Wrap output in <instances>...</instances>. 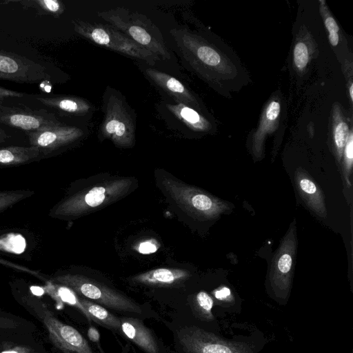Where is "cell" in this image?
<instances>
[{
  "instance_id": "obj_31",
  "label": "cell",
  "mask_w": 353,
  "mask_h": 353,
  "mask_svg": "<svg viewBox=\"0 0 353 353\" xmlns=\"http://www.w3.org/2000/svg\"><path fill=\"white\" fill-rule=\"evenodd\" d=\"M231 290L228 287H222L214 292V296L220 301H226L231 297Z\"/></svg>"
},
{
  "instance_id": "obj_22",
  "label": "cell",
  "mask_w": 353,
  "mask_h": 353,
  "mask_svg": "<svg viewBox=\"0 0 353 353\" xmlns=\"http://www.w3.org/2000/svg\"><path fill=\"white\" fill-rule=\"evenodd\" d=\"M21 3L28 8H34L41 14L59 17L65 10L64 4L58 0H33L21 1Z\"/></svg>"
},
{
  "instance_id": "obj_9",
  "label": "cell",
  "mask_w": 353,
  "mask_h": 353,
  "mask_svg": "<svg viewBox=\"0 0 353 353\" xmlns=\"http://www.w3.org/2000/svg\"><path fill=\"white\" fill-rule=\"evenodd\" d=\"M21 99L0 101V125L26 133L61 120L45 109L33 108L25 104Z\"/></svg>"
},
{
  "instance_id": "obj_15",
  "label": "cell",
  "mask_w": 353,
  "mask_h": 353,
  "mask_svg": "<svg viewBox=\"0 0 353 353\" xmlns=\"http://www.w3.org/2000/svg\"><path fill=\"white\" fill-rule=\"evenodd\" d=\"M44 159L40 150L30 145H8L0 148V169L19 166Z\"/></svg>"
},
{
  "instance_id": "obj_35",
  "label": "cell",
  "mask_w": 353,
  "mask_h": 353,
  "mask_svg": "<svg viewBox=\"0 0 353 353\" xmlns=\"http://www.w3.org/2000/svg\"><path fill=\"white\" fill-rule=\"evenodd\" d=\"M329 40L330 43L335 46L338 44L339 42V35L336 32L329 33Z\"/></svg>"
},
{
  "instance_id": "obj_3",
  "label": "cell",
  "mask_w": 353,
  "mask_h": 353,
  "mask_svg": "<svg viewBox=\"0 0 353 353\" xmlns=\"http://www.w3.org/2000/svg\"><path fill=\"white\" fill-rule=\"evenodd\" d=\"M129 178L105 181L99 185L65 196L49 211L54 219H72L123 196L130 189Z\"/></svg>"
},
{
  "instance_id": "obj_6",
  "label": "cell",
  "mask_w": 353,
  "mask_h": 353,
  "mask_svg": "<svg viewBox=\"0 0 353 353\" xmlns=\"http://www.w3.org/2000/svg\"><path fill=\"white\" fill-rule=\"evenodd\" d=\"M21 299V304L43 323L51 342L63 353H93L83 335L57 319L42 301L28 295Z\"/></svg>"
},
{
  "instance_id": "obj_11",
  "label": "cell",
  "mask_w": 353,
  "mask_h": 353,
  "mask_svg": "<svg viewBox=\"0 0 353 353\" xmlns=\"http://www.w3.org/2000/svg\"><path fill=\"white\" fill-rule=\"evenodd\" d=\"M177 338L184 353H248L244 348L224 341L198 327L181 328L177 332Z\"/></svg>"
},
{
  "instance_id": "obj_25",
  "label": "cell",
  "mask_w": 353,
  "mask_h": 353,
  "mask_svg": "<svg viewBox=\"0 0 353 353\" xmlns=\"http://www.w3.org/2000/svg\"><path fill=\"white\" fill-rule=\"evenodd\" d=\"M344 174L348 185H350V175L352 167L353 161V137L352 133L348 134V137L344 148Z\"/></svg>"
},
{
  "instance_id": "obj_16",
  "label": "cell",
  "mask_w": 353,
  "mask_h": 353,
  "mask_svg": "<svg viewBox=\"0 0 353 353\" xmlns=\"http://www.w3.org/2000/svg\"><path fill=\"white\" fill-rule=\"evenodd\" d=\"M190 276V273L182 269L157 268L134 276V282L150 286H170L178 284Z\"/></svg>"
},
{
  "instance_id": "obj_2",
  "label": "cell",
  "mask_w": 353,
  "mask_h": 353,
  "mask_svg": "<svg viewBox=\"0 0 353 353\" xmlns=\"http://www.w3.org/2000/svg\"><path fill=\"white\" fill-rule=\"evenodd\" d=\"M97 15L161 60L171 59L161 31L147 16L123 7L100 11Z\"/></svg>"
},
{
  "instance_id": "obj_18",
  "label": "cell",
  "mask_w": 353,
  "mask_h": 353,
  "mask_svg": "<svg viewBox=\"0 0 353 353\" xmlns=\"http://www.w3.org/2000/svg\"><path fill=\"white\" fill-rule=\"evenodd\" d=\"M79 301L88 312L90 321H94L111 330H121L120 319L110 312L103 306L83 297H79Z\"/></svg>"
},
{
  "instance_id": "obj_19",
  "label": "cell",
  "mask_w": 353,
  "mask_h": 353,
  "mask_svg": "<svg viewBox=\"0 0 353 353\" xmlns=\"http://www.w3.org/2000/svg\"><path fill=\"white\" fill-rule=\"evenodd\" d=\"M44 291L59 304H68L77 308L90 321L86 310L79 301V296L71 289L50 281L44 288Z\"/></svg>"
},
{
  "instance_id": "obj_32",
  "label": "cell",
  "mask_w": 353,
  "mask_h": 353,
  "mask_svg": "<svg viewBox=\"0 0 353 353\" xmlns=\"http://www.w3.org/2000/svg\"><path fill=\"white\" fill-rule=\"evenodd\" d=\"M31 349L26 345H17L8 349L4 350L0 353H30Z\"/></svg>"
},
{
  "instance_id": "obj_30",
  "label": "cell",
  "mask_w": 353,
  "mask_h": 353,
  "mask_svg": "<svg viewBox=\"0 0 353 353\" xmlns=\"http://www.w3.org/2000/svg\"><path fill=\"white\" fill-rule=\"evenodd\" d=\"M17 323L6 316L0 315V332L7 330L16 328Z\"/></svg>"
},
{
  "instance_id": "obj_27",
  "label": "cell",
  "mask_w": 353,
  "mask_h": 353,
  "mask_svg": "<svg viewBox=\"0 0 353 353\" xmlns=\"http://www.w3.org/2000/svg\"><path fill=\"white\" fill-rule=\"evenodd\" d=\"M17 130L0 125V148L13 145L18 139Z\"/></svg>"
},
{
  "instance_id": "obj_12",
  "label": "cell",
  "mask_w": 353,
  "mask_h": 353,
  "mask_svg": "<svg viewBox=\"0 0 353 353\" xmlns=\"http://www.w3.org/2000/svg\"><path fill=\"white\" fill-rule=\"evenodd\" d=\"M294 226L283 240L275 255L270 272V282L274 294L285 299L290 292L292 276L293 259L296 250Z\"/></svg>"
},
{
  "instance_id": "obj_17",
  "label": "cell",
  "mask_w": 353,
  "mask_h": 353,
  "mask_svg": "<svg viewBox=\"0 0 353 353\" xmlns=\"http://www.w3.org/2000/svg\"><path fill=\"white\" fill-rule=\"evenodd\" d=\"M295 182L307 205L317 215L325 218L326 209L321 190L303 171H296Z\"/></svg>"
},
{
  "instance_id": "obj_21",
  "label": "cell",
  "mask_w": 353,
  "mask_h": 353,
  "mask_svg": "<svg viewBox=\"0 0 353 353\" xmlns=\"http://www.w3.org/2000/svg\"><path fill=\"white\" fill-rule=\"evenodd\" d=\"M34 194L30 189L0 190V214Z\"/></svg>"
},
{
  "instance_id": "obj_29",
  "label": "cell",
  "mask_w": 353,
  "mask_h": 353,
  "mask_svg": "<svg viewBox=\"0 0 353 353\" xmlns=\"http://www.w3.org/2000/svg\"><path fill=\"white\" fill-rule=\"evenodd\" d=\"M26 92H17L0 86V101L10 98H23Z\"/></svg>"
},
{
  "instance_id": "obj_23",
  "label": "cell",
  "mask_w": 353,
  "mask_h": 353,
  "mask_svg": "<svg viewBox=\"0 0 353 353\" xmlns=\"http://www.w3.org/2000/svg\"><path fill=\"white\" fill-rule=\"evenodd\" d=\"M214 301L212 297L205 292H199L195 298L194 308L199 315L205 319L212 318V309Z\"/></svg>"
},
{
  "instance_id": "obj_14",
  "label": "cell",
  "mask_w": 353,
  "mask_h": 353,
  "mask_svg": "<svg viewBox=\"0 0 353 353\" xmlns=\"http://www.w3.org/2000/svg\"><path fill=\"white\" fill-rule=\"evenodd\" d=\"M121 330L130 341L147 353H160L151 330L141 320L132 317L121 318Z\"/></svg>"
},
{
  "instance_id": "obj_8",
  "label": "cell",
  "mask_w": 353,
  "mask_h": 353,
  "mask_svg": "<svg viewBox=\"0 0 353 353\" xmlns=\"http://www.w3.org/2000/svg\"><path fill=\"white\" fill-rule=\"evenodd\" d=\"M104 119L100 137L111 140L119 148H128L135 141V119L130 107L121 96L112 93L105 100Z\"/></svg>"
},
{
  "instance_id": "obj_1",
  "label": "cell",
  "mask_w": 353,
  "mask_h": 353,
  "mask_svg": "<svg viewBox=\"0 0 353 353\" xmlns=\"http://www.w3.org/2000/svg\"><path fill=\"white\" fill-rule=\"evenodd\" d=\"M60 72L45 55L33 47L0 35V79L19 83H56Z\"/></svg>"
},
{
  "instance_id": "obj_13",
  "label": "cell",
  "mask_w": 353,
  "mask_h": 353,
  "mask_svg": "<svg viewBox=\"0 0 353 353\" xmlns=\"http://www.w3.org/2000/svg\"><path fill=\"white\" fill-rule=\"evenodd\" d=\"M145 73L156 86L172 97L176 103L188 107L194 103L195 100L192 94L174 77L150 68H147Z\"/></svg>"
},
{
  "instance_id": "obj_26",
  "label": "cell",
  "mask_w": 353,
  "mask_h": 353,
  "mask_svg": "<svg viewBox=\"0 0 353 353\" xmlns=\"http://www.w3.org/2000/svg\"><path fill=\"white\" fill-rule=\"evenodd\" d=\"M294 61L299 70H302L306 66L308 61V51L305 43L299 42L295 46Z\"/></svg>"
},
{
  "instance_id": "obj_7",
  "label": "cell",
  "mask_w": 353,
  "mask_h": 353,
  "mask_svg": "<svg viewBox=\"0 0 353 353\" xmlns=\"http://www.w3.org/2000/svg\"><path fill=\"white\" fill-rule=\"evenodd\" d=\"M162 185L181 208L196 218L216 219L230 208L228 203L175 179L165 178Z\"/></svg>"
},
{
  "instance_id": "obj_36",
  "label": "cell",
  "mask_w": 353,
  "mask_h": 353,
  "mask_svg": "<svg viewBox=\"0 0 353 353\" xmlns=\"http://www.w3.org/2000/svg\"><path fill=\"white\" fill-rule=\"evenodd\" d=\"M352 91H353V86L352 85L350 88V95L352 100H353V92Z\"/></svg>"
},
{
  "instance_id": "obj_20",
  "label": "cell",
  "mask_w": 353,
  "mask_h": 353,
  "mask_svg": "<svg viewBox=\"0 0 353 353\" xmlns=\"http://www.w3.org/2000/svg\"><path fill=\"white\" fill-rule=\"evenodd\" d=\"M168 110L181 122L194 130H203L205 121L201 115L191 107L182 103L168 104Z\"/></svg>"
},
{
  "instance_id": "obj_5",
  "label": "cell",
  "mask_w": 353,
  "mask_h": 353,
  "mask_svg": "<svg viewBox=\"0 0 353 353\" xmlns=\"http://www.w3.org/2000/svg\"><path fill=\"white\" fill-rule=\"evenodd\" d=\"M74 31L87 40L111 50L154 65L160 58L138 44L112 26L79 19L72 21Z\"/></svg>"
},
{
  "instance_id": "obj_33",
  "label": "cell",
  "mask_w": 353,
  "mask_h": 353,
  "mask_svg": "<svg viewBox=\"0 0 353 353\" xmlns=\"http://www.w3.org/2000/svg\"><path fill=\"white\" fill-rule=\"evenodd\" d=\"M325 25L329 31V33H333L339 31V26L336 24V22L332 17H328L326 18L325 21Z\"/></svg>"
},
{
  "instance_id": "obj_24",
  "label": "cell",
  "mask_w": 353,
  "mask_h": 353,
  "mask_svg": "<svg viewBox=\"0 0 353 353\" xmlns=\"http://www.w3.org/2000/svg\"><path fill=\"white\" fill-rule=\"evenodd\" d=\"M334 142L339 159H341L348 137V126L345 122H339L334 128Z\"/></svg>"
},
{
  "instance_id": "obj_10",
  "label": "cell",
  "mask_w": 353,
  "mask_h": 353,
  "mask_svg": "<svg viewBox=\"0 0 353 353\" xmlns=\"http://www.w3.org/2000/svg\"><path fill=\"white\" fill-rule=\"evenodd\" d=\"M24 134L28 145L37 148L47 159L77 142L83 136V131L59 120Z\"/></svg>"
},
{
  "instance_id": "obj_4",
  "label": "cell",
  "mask_w": 353,
  "mask_h": 353,
  "mask_svg": "<svg viewBox=\"0 0 353 353\" xmlns=\"http://www.w3.org/2000/svg\"><path fill=\"white\" fill-rule=\"evenodd\" d=\"M50 280L102 306L123 312L141 314L142 312L141 307L127 296L83 275L70 272L56 273Z\"/></svg>"
},
{
  "instance_id": "obj_34",
  "label": "cell",
  "mask_w": 353,
  "mask_h": 353,
  "mask_svg": "<svg viewBox=\"0 0 353 353\" xmlns=\"http://www.w3.org/2000/svg\"><path fill=\"white\" fill-rule=\"evenodd\" d=\"M88 336L90 341L98 343L100 335L98 330L93 326H90L88 330Z\"/></svg>"
},
{
  "instance_id": "obj_28",
  "label": "cell",
  "mask_w": 353,
  "mask_h": 353,
  "mask_svg": "<svg viewBox=\"0 0 353 353\" xmlns=\"http://www.w3.org/2000/svg\"><path fill=\"white\" fill-rule=\"evenodd\" d=\"M159 245L154 239H149L139 243L137 250L141 254H148L157 252Z\"/></svg>"
}]
</instances>
